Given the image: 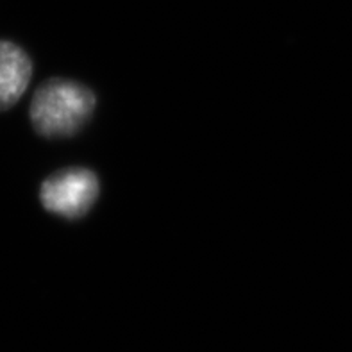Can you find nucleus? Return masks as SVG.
Wrapping results in <instances>:
<instances>
[{
    "mask_svg": "<svg viewBox=\"0 0 352 352\" xmlns=\"http://www.w3.org/2000/svg\"><path fill=\"white\" fill-rule=\"evenodd\" d=\"M94 109L91 89L74 80L50 79L32 98L31 120L41 136L65 138L82 129Z\"/></svg>",
    "mask_w": 352,
    "mask_h": 352,
    "instance_id": "obj_1",
    "label": "nucleus"
},
{
    "mask_svg": "<svg viewBox=\"0 0 352 352\" xmlns=\"http://www.w3.org/2000/svg\"><path fill=\"white\" fill-rule=\"evenodd\" d=\"M100 184L86 168H68L50 175L41 184V204L47 211L65 219H79L97 201Z\"/></svg>",
    "mask_w": 352,
    "mask_h": 352,
    "instance_id": "obj_2",
    "label": "nucleus"
},
{
    "mask_svg": "<svg viewBox=\"0 0 352 352\" xmlns=\"http://www.w3.org/2000/svg\"><path fill=\"white\" fill-rule=\"evenodd\" d=\"M31 59L18 45L0 40V111L20 100L31 80Z\"/></svg>",
    "mask_w": 352,
    "mask_h": 352,
    "instance_id": "obj_3",
    "label": "nucleus"
}]
</instances>
